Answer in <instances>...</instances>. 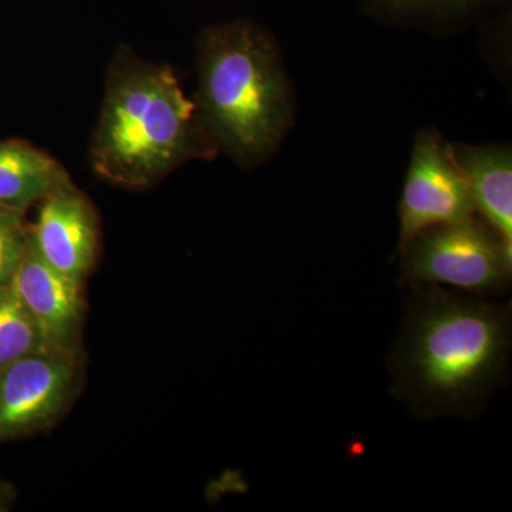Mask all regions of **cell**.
Listing matches in <instances>:
<instances>
[{"mask_svg":"<svg viewBox=\"0 0 512 512\" xmlns=\"http://www.w3.org/2000/svg\"><path fill=\"white\" fill-rule=\"evenodd\" d=\"M511 345V303L410 284L389 357L392 393L416 419H471L505 382Z\"/></svg>","mask_w":512,"mask_h":512,"instance_id":"1","label":"cell"},{"mask_svg":"<svg viewBox=\"0 0 512 512\" xmlns=\"http://www.w3.org/2000/svg\"><path fill=\"white\" fill-rule=\"evenodd\" d=\"M217 151L173 70L120 52L107 76L94 131V173L111 184L141 190L178 165Z\"/></svg>","mask_w":512,"mask_h":512,"instance_id":"2","label":"cell"},{"mask_svg":"<svg viewBox=\"0 0 512 512\" xmlns=\"http://www.w3.org/2000/svg\"><path fill=\"white\" fill-rule=\"evenodd\" d=\"M197 107L205 130L242 165L261 163L291 123L288 83L271 39L252 23H225L200 40Z\"/></svg>","mask_w":512,"mask_h":512,"instance_id":"3","label":"cell"},{"mask_svg":"<svg viewBox=\"0 0 512 512\" xmlns=\"http://www.w3.org/2000/svg\"><path fill=\"white\" fill-rule=\"evenodd\" d=\"M400 254L404 284L447 285L478 296L504 295L510 286L511 252L473 217L424 229Z\"/></svg>","mask_w":512,"mask_h":512,"instance_id":"4","label":"cell"},{"mask_svg":"<svg viewBox=\"0 0 512 512\" xmlns=\"http://www.w3.org/2000/svg\"><path fill=\"white\" fill-rule=\"evenodd\" d=\"M80 382L77 349L47 348L0 369V443L52 426Z\"/></svg>","mask_w":512,"mask_h":512,"instance_id":"5","label":"cell"},{"mask_svg":"<svg viewBox=\"0 0 512 512\" xmlns=\"http://www.w3.org/2000/svg\"><path fill=\"white\" fill-rule=\"evenodd\" d=\"M474 205L453 148L424 131L414 144L399 205V251L421 231L473 217Z\"/></svg>","mask_w":512,"mask_h":512,"instance_id":"6","label":"cell"},{"mask_svg":"<svg viewBox=\"0 0 512 512\" xmlns=\"http://www.w3.org/2000/svg\"><path fill=\"white\" fill-rule=\"evenodd\" d=\"M29 234L47 264L84 284L99 255V220L92 202L70 178L40 201Z\"/></svg>","mask_w":512,"mask_h":512,"instance_id":"7","label":"cell"},{"mask_svg":"<svg viewBox=\"0 0 512 512\" xmlns=\"http://www.w3.org/2000/svg\"><path fill=\"white\" fill-rule=\"evenodd\" d=\"M12 284L42 329L49 348L77 349L83 320V284L47 264L30 234Z\"/></svg>","mask_w":512,"mask_h":512,"instance_id":"8","label":"cell"},{"mask_svg":"<svg viewBox=\"0 0 512 512\" xmlns=\"http://www.w3.org/2000/svg\"><path fill=\"white\" fill-rule=\"evenodd\" d=\"M474 210L497 232L508 252L512 248V157L507 147H457Z\"/></svg>","mask_w":512,"mask_h":512,"instance_id":"9","label":"cell"},{"mask_svg":"<svg viewBox=\"0 0 512 512\" xmlns=\"http://www.w3.org/2000/svg\"><path fill=\"white\" fill-rule=\"evenodd\" d=\"M62 164L26 141H0V207L25 212L69 180Z\"/></svg>","mask_w":512,"mask_h":512,"instance_id":"10","label":"cell"},{"mask_svg":"<svg viewBox=\"0 0 512 512\" xmlns=\"http://www.w3.org/2000/svg\"><path fill=\"white\" fill-rule=\"evenodd\" d=\"M49 348L12 282L0 286V369Z\"/></svg>","mask_w":512,"mask_h":512,"instance_id":"11","label":"cell"},{"mask_svg":"<svg viewBox=\"0 0 512 512\" xmlns=\"http://www.w3.org/2000/svg\"><path fill=\"white\" fill-rule=\"evenodd\" d=\"M29 242L23 211L0 207V286L12 282Z\"/></svg>","mask_w":512,"mask_h":512,"instance_id":"12","label":"cell"},{"mask_svg":"<svg viewBox=\"0 0 512 512\" xmlns=\"http://www.w3.org/2000/svg\"><path fill=\"white\" fill-rule=\"evenodd\" d=\"M392 8L397 9H419V8H439V6L454 5V3H463L466 0H386Z\"/></svg>","mask_w":512,"mask_h":512,"instance_id":"13","label":"cell"},{"mask_svg":"<svg viewBox=\"0 0 512 512\" xmlns=\"http://www.w3.org/2000/svg\"><path fill=\"white\" fill-rule=\"evenodd\" d=\"M10 498H12V495L6 493L3 485L0 484V511H3L5 510V507H8Z\"/></svg>","mask_w":512,"mask_h":512,"instance_id":"14","label":"cell"}]
</instances>
